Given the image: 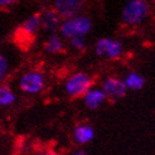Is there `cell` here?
I'll list each match as a JSON object with an SVG mask.
<instances>
[{"label": "cell", "mask_w": 155, "mask_h": 155, "mask_svg": "<svg viewBox=\"0 0 155 155\" xmlns=\"http://www.w3.org/2000/svg\"><path fill=\"white\" fill-rule=\"evenodd\" d=\"M47 87V77L39 69H28L18 78V88L27 96H37Z\"/></svg>", "instance_id": "obj_4"}, {"label": "cell", "mask_w": 155, "mask_h": 155, "mask_svg": "<svg viewBox=\"0 0 155 155\" xmlns=\"http://www.w3.org/2000/svg\"><path fill=\"white\" fill-rule=\"evenodd\" d=\"M94 52L98 58L114 62L122 58L124 53H125V48H124L122 42L117 38L102 37L95 42Z\"/></svg>", "instance_id": "obj_5"}, {"label": "cell", "mask_w": 155, "mask_h": 155, "mask_svg": "<svg viewBox=\"0 0 155 155\" xmlns=\"http://www.w3.org/2000/svg\"><path fill=\"white\" fill-rule=\"evenodd\" d=\"M124 83L129 91H133V92H137V91H141L145 86V77L139 73L137 71H129L125 73V76L122 77Z\"/></svg>", "instance_id": "obj_13"}, {"label": "cell", "mask_w": 155, "mask_h": 155, "mask_svg": "<svg viewBox=\"0 0 155 155\" xmlns=\"http://www.w3.org/2000/svg\"><path fill=\"white\" fill-rule=\"evenodd\" d=\"M41 155H63V154H61V153L57 151V150H47V151H44V153L41 154Z\"/></svg>", "instance_id": "obj_19"}, {"label": "cell", "mask_w": 155, "mask_h": 155, "mask_svg": "<svg viewBox=\"0 0 155 155\" xmlns=\"http://www.w3.org/2000/svg\"><path fill=\"white\" fill-rule=\"evenodd\" d=\"M41 30H42V23H41L39 13H34L29 15L28 18L23 20L20 25V33L23 34V37L27 38H34Z\"/></svg>", "instance_id": "obj_12"}, {"label": "cell", "mask_w": 155, "mask_h": 155, "mask_svg": "<svg viewBox=\"0 0 155 155\" xmlns=\"http://www.w3.org/2000/svg\"><path fill=\"white\" fill-rule=\"evenodd\" d=\"M18 3V0H0V10H8Z\"/></svg>", "instance_id": "obj_17"}, {"label": "cell", "mask_w": 155, "mask_h": 155, "mask_svg": "<svg viewBox=\"0 0 155 155\" xmlns=\"http://www.w3.org/2000/svg\"><path fill=\"white\" fill-rule=\"evenodd\" d=\"M86 0H53V9L56 10L62 18L66 19L77 14H82Z\"/></svg>", "instance_id": "obj_7"}, {"label": "cell", "mask_w": 155, "mask_h": 155, "mask_svg": "<svg viewBox=\"0 0 155 155\" xmlns=\"http://www.w3.org/2000/svg\"><path fill=\"white\" fill-rule=\"evenodd\" d=\"M81 100H82V102L86 108H88L91 111H96L106 104V101L108 98L105 95V92L101 88V86H94L82 96Z\"/></svg>", "instance_id": "obj_9"}, {"label": "cell", "mask_w": 155, "mask_h": 155, "mask_svg": "<svg viewBox=\"0 0 155 155\" xmlns=\"http://www.w3.org/2000/svg\"><path fill=\"white\" fill-rule=\"evenodd\" d=\"M94 29V21L87 14H77L63 19L61 24L59 34L66 41L76 37H87Z\"/></svg>", "instance_id": "obj_2"}, {"label": "cell", "mask_w": 155, "mask_h": 155, "mask_svg": "<svg viewBox=\"0 0 155 155\" xmlns=\"http://www.w3.org/2000/svg\"><path fill=\"white\" fill-rule=\"evenodd\" d=\"M18 101V95L10 86L0 83V108H9Z\"/></svg>", "instance_id": "obj_14"}, {"label": "cell", "mask_w": 155, "mask_h": 155, "mask_svg": "<svg viewBox=\"0 0 155 155\" xmlns=\"http://www.w3.org/2000/svg\"><path fill=\"white\" fill-rule=\"evenodd\" d=\"M69 155H88V154H87V151L84 150V149H76V150H73Z\"/></svg>", "instance_id": "obj_18"}, {"label": "cell", "mask_w": 155, "mask_h": 155, "mask_svg": "<svg viewBox=\"0 0 155 155\" xmlns=\"http://www.w3.org/2000/svg\"><path fill=\"white\" fill-rule=\"evenodd\" d=\"M151 13L148 0H126L121 9V21L129 28L144 24Z\"/></svg>", "instance_id": "obj_1"}, {"label": "cell", "mask_w": 155, "mask_h": 155, "mask_svg": "<svg viewBox=\"0 0 155 155\" xmlns=\"http://www.w3.org/2000/svg\"><path fill=\"white\" fill-rule=\"evenodd\" d=\"M12 71V61L10 57L3 51H0V83H4L9 77Z\"/></svg>", "instance_id": "obj_15"}, {"label": "cell", "mask_w": 155, "mask_h": 155, "mask_svg": "<svg viewBox=\"0 0 155 155\" xmlns=\"http://www.w3.org/2000/svg\"><path fill=\"white\" fill-rule=\"evenodd\" d=\"M43 49L47 54H49V56H58V54H62L66 49V39L59 33L49 34L44 41Z\"/></svg>", "instance_id": "obj_11"}, {"label": "cell", "mask_w": 155, "mask_h": 155, "mask_svg": "<svg viewBox=\"0 0 155 155\" xmlns=\"http://www.w3.org/2000/svg\"><path fill=\"white\" fill-rule=\"evenodd\" d=\"M69 48H72L76 52H84L88 47V42H87V37H76L72 39L67 41Z\"/></svg>", "instance_id": "obj_16"}, {"label": "cell", "mask_w": 155, "mask_h": 155, "mask_svg": "<svg viewBox=\"0 0 155 155\" xmlns=\"http://www.w3.org/2000/svg\"><path fill=\"white\" fill-rule=\"evenodd\" d=\"M100 86L104 90L107 98L111 101H119V100L125 97L129 92L125 83H124V80L117 76H106Z\"/></svg>", "instance_id": "obj_6"}, {"label": "cell", "mask_w": 155, "mask_h": 155, "mask_svg": "<svg viewBox=\"0 0 155 155\" xmlns=\"http://www.w3.org/2000/svg\"><path fill=\"white\" fill-rule=\"evenodd\" d=\"M41 14V23H42V30L44 33L54 34V33H59L61 24L63 21V18L53 9V8H48L44 9Z\"/></svg>", "instance_id": "obj_8"}, {"label": "cell", "mask_w": 155, "mask_h": 155, "mask_svg": "<svg viewBox=\"0 0 155 155\" xmlns=\"http://www.w3.org/2000/svg\"><path fill=\"white\" fill-rule=\"evenodd\" d=\"M95 86V78L86 71H74L66 77L63 92L69 98H82L86 92Z\"/></svg>", "instance_id": "obj_3"}, {"label": "cell", "mask_w": 155, "mask_h": 155, "mask_svg": "<svg viewBox=\"0 0 155 155\" xmlns=\"http://www.w3.org/2000/svg\"><path fill=\"white\" fill-rule=\"evenodd\" d=\"M96 130L90 122H78L72 130V140L80 146L88 145L94 141Z\"/></svg>", "instance_id": "obj_10"}]
</instances>
